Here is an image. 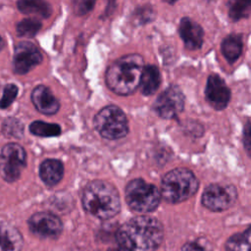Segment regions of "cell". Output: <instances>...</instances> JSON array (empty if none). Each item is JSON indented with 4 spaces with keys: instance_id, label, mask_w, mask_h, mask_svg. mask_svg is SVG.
<instances>
[{
    "instance_id": "cell-24",
    "label": "cell",
    "mask_w": 251,
    "mask_h": 251,
    "mask_svg": "<svg viewBox=\"0 0 251 251\" xmlns=\"http://www.w3.org/2000/svg\"><path fill=\"white\" fill-rule=\"evenodd\" d=\"M1 131L6 137L22 138L24 135L25 126L20 120L14 117H9L3 121Z\"/></svg>"
},
{
    "instance_id": "cell-17",
    "label": "cell",
    "mask_w": 251,
    "mask_h": 251,
    "mask_svg": "<svg viewBox=\"0 0 251 251\" xmlns=\"http://www.w3.org/2000/svg\"><path fill=\"white\" fill-rule=\"evenodd\" d=\"M161 84V74L159 69L154 65L144 66L139 85L141 93L145 96L154 94Z\"/></svg>"
},
{
    "instance_id": "cell-15",
    "label": "cell",
    "mask_w": 251,
    "mask_h": 251,
    "mask_svg": "<svg viewBox=\"0 0 251 251\" xmlns=\"http://www.w3.org/2000/svg\"><path fill=\"white\" fill-rule=\"evenodd\" d=\"M23 237L13 226L0 222V251H21Z\"/></svg>"
},
{
    "instance_id": "cell-16",
    "label": "cell",
    "mask_w": 251,
    "mask_h": 251,
    "mask_svg": "<svg viewBox=\"0 0 251 251\" xmlns=\"http://www.w3.org/2000/svg\"><path fill=\"white\" fill-rule=\"evenodd\" d=\"M64 176V165L57 159H46L39 167V176L48 186H54L60 182Z\"/></svg>"
},
{
    "instance_id": "cell-30",
    "label": "cell",
    "mask_w": 251,
    "mask_h": 251,
    "mask_svg": "<svg viewBox=\"0 0 251 251\" xmlns=\"http://www.w3.org/2000/svg\"><path fill=\"white\" fill-rule=\"evenodd\" d=\"M4 46H5V41H4L3 37L0 35V52H1V50L4 48Z\"/></svg>"
},
{
    "instance_id": "cell-9",
    "label": "cell",
    "mask_w": 251,
    "mask_h": 251,
    "mask_svg": "<svg viewBox=\"0 0 251 251\" xmlns=\"http://www.w3.org/2000/svg\"><path fill=\"white\" fill-rule=\"evenodd\" d=\"M43 56L39 48L29 41L18 42L14 47L12 68L16 75H24L41 64Z\"/></svg>"
},
{
    "instance_id": "cell-14",
    "label": "cell",
    "mask_w": 251,
    "mask_h": 251,
    "mask_svg": "<svg viewBox=\"0 0 251 251\" xmlns=\"http://www.w3.org/2000/svg\"><path fill=\"white\" fill-rule=\"evenodd\" d=\"M178 33L187 49L198 50L201 48L204 39V31L201 25L192 19L184 17L180 20Z\"/></svg>"
},
{
    "instance_id": "cell-4",
    "label": "cell",
    "mask_w": 251,
    "mask_h": 251,
    "mask_svg": "<svg viewBox=\"0 0 251 251\" xmlns=\"http://www.w3.org/2000/svg\"><path fill=\"white\" fill-rule=\"evenodd\" d=\"M199 186L195 175L188 169L176 168L167 173L161 183V197L169 203H180L193 196Z\"/></svg>"
},
{
    "instance_id": "cell-23",
    "label": "cell",
    "mask_w": 251,
    "mask_h": 251,
    "mask_svg": "<svg viewBox=\"0 0 251 251\" xmlns=\"http://www.w3.org/2000/svg\"><path fill=\"white\" fill-rule=\"evenodd\" d=\"M250 227L231 235L226 243V251H250Z\"/></svg>"
},
{
    "instance_id": "cell-21",
    "label": "cell",
    "mask_w": 251,
    "mask_h": 251,
    "mask_svg": "<svg viewBox=\"0 0 251 251\" xmlns=\"http://www.w3.org/2000/svg\"><path fill=\"white\" fill-rule=\"evenodd\" d=\"M42 23L37 18H25L16 25V32L19 37L32 38L41 29Z\"/></svg>"
},
{
    "instance_id": "cell-6",
    "label": "cell",
    "mask_w": 251,
    "mask_h": 251,
    "mask_svg": "<svg viewBox=\"0 0 251 251\" xmlns=\"http://www.w3.org/2000/svg\"><path fill=\"white\" fill-rule=\"evenodd\" d=\"M93 125L99 134L110 140L125 137L128 132V122L124 111L116 105H108L93 118Z\"/></svg>"
},
{
    "instance_id": "cell-8",
    "label": "cell",
    "mask_w": 251,
    "mask_h": 251,
    "mask_svg": "<svg viewBox=\"0 0 251 251\" xmlns=\"http://www.w3.org/2000/svg\"><path fill=\"white\" fill-rule=\"evenodd\" d=\"M236 189L231 184H209L202 194V204L213 212H222L230 208L236 200Z\"/></svg>"
},
{
    "instance_id": "cell-11",
    "label": "cell",
    "mask_w": 251,
    "mask_h": 251,
    "mask_svg": "<svg viewBox=\"0 0 251 251\" xmlns=\"http://www.w3.org/2000/svg\"><path fill=\"white\" fill-rule=\"evenodd\" d=\"M28 226L32 233L42 238H57L63 229L59 217L50 212H37L28 220Z\"/></svg>"
},
{
    "instance_id": "cell-3",
    "label": "cell",
    "mask_w": 251,
    "mask_h": 251,
    "mask_svg": "<svg viewBox=\"0 0 251 251\" xmlns=\"http://www.w3.org/2000/svg\"><path fill=\"white\" fill-rule=\"evenodd\" d=\"M83 209L90 215L108 220L115 217L121 209V200L116 187L105 180H93L82 191Z\"/></svg>"
},
{
    "instance_id": "cell-7",
    "label": "cell",
    "mask_w": 251,
    "mask_h": 251,
    "mask_svg": "<svg viewBox=\"0 0 251 251\" xmlns=\"http://www.w3.org/2000/svg\"><path fill=\"white\" fill-rule=\"evenodd\" d=\"M26 165V153L16 142L5 144L0 152V175L9 182L17 180Z\"/></svg>"
},
{
    "instance_id": "cell-27",
    "label": "cell",
    "mask_w": 251,
    "mask_h": 251,
    "mask_svg": "<svg viewBox=\"0 0 251 251\" xmlns=\"http://www.w3.org/2000/svg\"><path fill=\"white\" fill-rule=\"evenodd\" d=\"M180 251H211L206 244L197 242V241H191L185 243Z\"/></svg>"
},
{
    "instance_id": "cell-20",
    "label": "cell",
    "mask_w": 251,
    "mask_h": 251,
    "mask_svg": "<svg viewBox=\"0 0 251 251\" xmlns=\"http://www.w3.org/2000/svg\"><path fill=\"white\" fill-rule=\"evenodd\" d=\"M28 129L31 134L39 137H55L59 136L62 132L59 125L46 123L40 120L33 121L29 125Z\"/></svg>"
},
{
    "instance_id": "cell-22",
    "label": "cell",
    "mask_w": 251,
    "mask_h": 251,
    "mask_svg": "<svg viewBox=\"0 0 251 251\" xmlns=\"http://www.w3.org/2000/svg\"><path fill=\"white\" fill-rule=\"evenodd\" d=\"M228 17L233 22L246 19L250 16L251 0H228L226 3Z\"/></svg>"
},
{
    "instance_id": "cell-26",
    "label": "cell",
    "mask_w": 251,
    "mask_h": 251,
    "mask_svg": "<svg viewBox=\"0 0 251 251\" xmlns=\"http://www.w3.org/2000/svg\"><path fill=\"white\" fill-rule=\"evenodd\" d=\"M71 2L74 13L77 16H83L93 9L96 0H71Z\"/></svg>"
},
{
    "instance_id": "cell-12",
    "label": "cell",
    "mask_w": 251,
    "mask_h": 251,
    "mask_svg": "<svg viewBox=\"0 0 251 251\" xmlns=\"http://www.w3.org/2000/svg\"><path fill=\"white\" fill-rule=\"evenodd\" d=\"M205 96L208 103L218 111L227 107L230 100V90L225 80L218 75H210L205 88Z\"/></svg>"
},
{
    "instance_id": "cell-28",
    "label": "cell",
    "mask_w": 251,
    "mask_h": 251,
    "mask_svg": "<svg viewBox=\"0 0 251 251\" xmlns=\"http://www.w3.org/2000/svg\"><path fill=\"white\" fill-rule=\"evenodd\" d=\"M136 15H137V19L139 20L140 24H144L147 23L146 19L144 18V16H148V17H152L153 18V10L151 9V7H142L139 9V11H135Z\"/></svg>"
},
{
    "instance_id": "cell-18",
    "label": "cell",
    "mask_w": 251,
    "mask_h": 251,
    "mask_svg": "<svg viewBox=\"0 0 251 251\" xmlns=\"http://www.w3.org/2000/svg\"><path fill=\"white\" fill-rule=\"evenodd\" d=\"M17 8L23 14L42 19H48L52 14V7L46 0H17Z\"/></svg>"
},
{
    "instance_id": "cell-31",
    "label": "cell",
    "mask_w": 251,
    "mask_h": 251,
    "mask_svg": "<svg viewBox=\"0 0 251 251\" xmlns=\"http://www.w3.org/2000/svg\"><path fill=\"white\" fill-rule=\"evenodd\" d=\"M163 1H165V2H167V3H169V4H175L176 1H178V0H163Z\"/></svg>"
},
{
    "instance_id": "cell-19",
    "label": "cell",
    "mask_w": 251,
    "mask_h": 251,
    "mask_svg": "<svg viewBox=\"0 0 251 251\" xmlns=\"http://www.w3.org/2000/svg\"><path fill=\"white\" fill-rule=\"evenodd\" d=\"M242 47H243L242 36L241 34H237V33H231L227 35L223 40L221 45L222 53L229 64L234 63L239 58L242 52Z\"/></svg>"
},
{
    "instance_id": "cell-1",
    "label": "cell",
    "mask_w": 251,
    "mask_h": 251,
    "mask_svg": "<svg viewBox=\"0 0 251 251\" xmlns=\"http://www.w3.org/2000/svg\"><path fill=\"white\" fill-rule=\"evenodd\" d=\"M163 237V226L157 219L137 216L119 227L116 243L120 251H156Z\"/></svg>"
},
{
    "instance_id": "cell-5",
    "label": "cell",
    "mask_w": 251,
    "mask_h": 251,
    "mask_svg": "<svg viewBox=\"0 0 251 251\" xmlns=\"http://www.w3.org/2000/svg\"><path fill=\"white\" fill-rule=\"evenodd\" d=\"M126 200L128 207L140 213L154 211L160 203V190L152 183L146 182L142 178L130 180L125 190Z\"/></svg>"
},
{
    "instance_id": "cell-25",
    "label": "cell",
    "mask_w": 251,
    "mask_h": 251,
    "mask_svg": "<svg viewBox=\"0 0 251 251\" xmlns=\"http://www.w3.org/2000/svg\"><path fill=\"white\" fill-rule=\"evenodd\" d=\"M19 93V88L14 83H7L2 92V96L0 98V109L5 110L8 109L12 103L15 101Z\"/></svg>"
},
{
    "instance_id": "cell-10",
    "label": "cell",
    "mask_w": 251,
    "mask_h": 251,
    "mask_svg": "<svg viewBox=\"0 0 251 251\" xmlns=\"http://www.w3.org/2000/svg\"><path fill=\"white\" fill-rule=\"evenodd\" d=\"M183 108L184 95L177 85H170L154 103V110L157 115L166 120L176 119Z\"/></svg>"
},
{
    "instance_id": "cell-2",
    "label": "cell",
    "mask_w": 251,
    "mask_h": 251,
    "mask_svg": "<svg viewBox=\"0 0 251 251\" xmlns=\"http://www.w3.org/2000/svg\"><path fill=\"white\" fill-rule=\"evenodd\" d=\"M143 68V58L139 54L125 55L107 69L106 84L118 95H130L139 86Z\"/></svg>"
},
{
    "instance_id": "cell-29",
    "label": "cell",
    "mask_w": 251,
    "mask_h": 251,
    "mask_svg": "<svg viewBox=\"0 0 251 251\" xmlns=\"http://www.w3.org/2000/svg\"><path fill=\"white\" fill-rule=\"evenodd\" d=\"M250 122L247 121V123L245 124V126L243 128V144H244V147L247 151V153L249 154L250 152V144H251V141H250Z\"/></svg>"
},
{
    "instance_id": "cell-13",
    "label": "cell",
    "mask_w": 251,
    "mask_h": 251,
    "mask_svg": "<svg viewBox=\"0 0 251 251\" xmlns=\"http://www.w3.org/2000/svg\"><path fill=\"white\" fill-rule=\"evenodd\" d=\"M30 99L35 109L43 115H55L60 109L59 100L54 96L50 88L43 84H39L32 89Z\"/></svg>"
}]
</instances>
